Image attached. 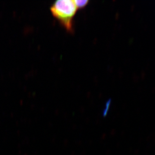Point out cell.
Instances as JSON below:
<instances>
[{
  "label": "cell",
  "mask_w": 155,
  "mask_h": 155,
  "mask_svg": "<svg viewBox=\"0 0 155 155\" xmlns=\"http://www.w3.org/2000/svg\"><path fill=\"white\" fill-rule=\"evenodd\" d=\"M50 10L53 16L58 21L66 31L71 33L74 32L73 18L78 10L74 1H57L52 5Z\"/></svg>",
  "instance_id": "1"
},
{
  "label": "cell",
  "mask_w": 155,
  "mask_h": 155,
  "mask_svg": "<svg viewBox=\"0 0 155 155\" xmlns=\"http://www.w3.org/2000/svg\"><path fill=\"white\" fill-rule=\"evenodd\" d=\"M75 4L76 5V7L78 9H82L85 7V6L88 4L89 2L88 1L86 0H75L74 1Z\"/></svg>",
  "instance_id": "2"
}]
</instances>
